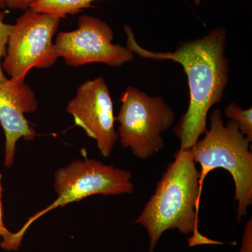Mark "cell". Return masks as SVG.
Here are the masks:
<instances>
[{
  "label": "cell",
  "instance_id": "6",
  "mask_svg": "<svg viewBox=\"0 0 252 252\" xmlns=\"http://www.w3.org/2000/svg\"><path fill=\"white\" fill-rule=\"evenodd\" d=\"M61 19L30 8L16 20L1 63L10 78L24 80L32 68H49L59 59L53 39Z\"/></svg>",
  "mask_w": 252,
  "mask_h": 252
},
{
  "label": "cell",
  "instance_id": "9",
  "mask_svg": "<svg viewBox=\"0 0 252 252\" xmlns=\"http://www.w3.org/2000/svg\"><path fill=\"white\" fill-rule=\"evenodd\" d=\"M38 107L35 94L24 80L9 78L0 83V124L5 134L4 166L14 163L16 143L34 140L36 132L25 117Z\"/></svg>",
  "mask_w": 252,
  "mask_h": 252
},
{
  "label": "cell",
  "instance_id": "13",
  "mask_svg": "<svg viewBox=\"0 0 252 252\" xmlns=\"http://www.w3.org/2000/svg\"><path fill=\"white\" fill-rule=\"evenodd\" d=\"M6 7L4 0H0V9ZM4 15L0 14V83L7 80L8 78L5 75L2 67H1V59H4L6 55V46L11 32L14 28V25L8 24L4 22Z\"/></svg>",
  "mask_w": 252,
  "mask_h": 252
},
{
  "label": "cell",
  "instance_id": "7",
  "mask_svg": "<svg viewBox=\"0 0 252 252\" xmlns=\"http://www.w3.org/2000/svg\"><path fill=\"white\" fill-rule=\"evenodd\" d=\"M113 39L114 32L107 23L84 15L79 18L77 29L58 34L54 46L59 58L72 67L94 63L120 67L131 62L135 54L126 46L113 44Z\"/></svg>",
  "mask_w": 252,
  "mask_h": 252
},
{
  "label": "cell",
  "instance_id": "15",
  "mask_svg": "<svg viewBox=\"0 0 252 252\" xmlns=\"http://www.w3.org/2000/svg\"><path fill=\"white\" fill-rule=\"evenodd\" d=\"M6 6L11 9L27 10L37 0H4Z\"/></svg>",
  "mask_w": 252,
  "mask_h": 252
},
{
  "label": "cell",
  "instance_id": "8",
  "mask_svg": "<svg viewBox=\"0 0 252 252\" xmlns=\"http://www.w3.org/2000/svg\"><path fill=\"white\" fill-rule=\"evenodd\" d=\"M67 112L76 125L84 129L104 157L108 158L119 139L115 130L113 102L108 86L102 77L88 80L78 88L68 102Z\"/></svg>",
  "mask_w": 252,
  "mask_h": 252
},
{
  "label": "cell",
  "instance_id": "2",
  "mask_svg": "<svg viewBox=\"0 0 252 252\" xmlns=\"http://www.w3.org/2000/svg\"><path fill=\"white\" fill-rule=\"evenodd\" d=\"M200 170L191 149L179 150L175 161L167 167L136 223L143 225L149 238V252H154L162 235L177 229L185 235L192 233L189 246L221 245L199 231L198 210L201 190Z\"/></svg>",
  "mask_w": 252,
  "mask_h": 252
},
{
  "label": "cell",
  "instance_id": "4",
  "mask_svg": "<svg viewBox=\"0 0 252 252\" xmlns=\"http://www.w3.org/2000/svg\"><path fill=\"white\" fill-rule=\"evenodd\" d=\"M120 101L115 119L121 144L138 158L152 157L163 148L161 135L173 125L175 112L161 96L152 97L131 86L122 93Z\"/></svg>",
  "mask_w": 252,
  "mask_h": 252
},
{
  "label": "cell",
  "instance_id": "5",
  "mask_svg": "<svg viewBox=\"0 0 252 252\" xmlns=\"http://www.w3.org/2000/svg\"><path fill=\"white\" fill-rule=\"evenodd\" d=\"M128 170L104 165L94 159L75 160L55 173L54 189L58 197L51 205L28 219L18 231L23 235L30 225L54 209L75 203L96 194L112 195L132 193L134 185Z\"/></svg>",
  "mask_w": 252,
  "mask_h": 252
},
{
  "label": "cell",
  "instance_id": "1",
  "mask_svg": "<svg viewBox=\"0 0 252 252\" xmlns=\"http://www.w3.org/2000/svg\"><path fill=\"white\" fill-rule=\"evenodd\" d=\"M124 30L126 47L134 54L143 59L174 61L185 69L190 102L173 132L180 140V150L191 149L200 136L206 132L209 110L222 100L228 85L230 69L225 54L226 31L215 28L198 39L181 41L172 52H154L138 44L130 26H125Z\"/></svg>",
  "mask_w": 252,
  "mask_h": 252
},
{
  "label": "cell",
  "instance_id": "10",
  "mask_svg": "<svg viewBox=\"0 0 252 252\" xmlns=\"http://www.w3.org/2000/svg\"><path fill=\"white\" fill-rule=\"evenodd\" d=\"M94 0H37L31 9L39 13L61 18L77 14L83 9L92 7Z\"/></svg>",
  "mask_w": 252,
  "mask_h": 252
},
{
  "label": "cell",
  "instance_id": "12",
  "mask_svg": "<svg viewBox=\"0 0 252 252\" xmlns=\"http://www.w3.org/2000/svg\"><path fill=\"white\" fill-rule=\"evenodd\" d=\"M2 176L0 174V238L2 241L0 243V247L7 251H16L19 248L22 242L23 237L18 232L11 233L5 226L3 220V206L1 198H2L3 187L1 185Z\"/></svg>",
  "mask_w": 252,
  "mask_h": 252
},
{
  "label": "cell",
  "instance_id": "3",
  "mask_svg": "<svg viewBox=\"0 0 252 252\" xmlns=\"http://www.w3.org/2000/svg\"><path fill=\"white\" fill-rule=\"evenodd\" d=\"M210 129L191 149L194 160L201 167L200 189L209 172L217 168L228 170L235 182V200L238 201V220L246 216L252 203V153L250 142L230 120L225 125L220 109L210 116Z\"/></svg>",
  "mask_w": 252,
  "mask_h": 252
},
{
  "label": "cell",
  "instance_id": "11",
  "mask_svg": "<svg viewBox=\"0 0 252 252\" xmlns=\"http://www.w3.org/2000/svg\"><path fill=\"white\" fill-rule=\"evenodd\" d=\"M224 115L230 120L235 121L239 130L249 142L252 140V109H242L235 102H230L224 111Z\"/></svg>",
  "mask_w": 252,
  "mask_h": 252
},
{
  "label": "cell",
  "instance_id": "14",
  "mask_svg": "<svg viewBox=\"0 0 252 252\" xmlns=\"http://www.w3.org/2000/svg\"><path fill=\"white\" fill-rule=\"evenodd\" d=\"M240 252H252V220H249L244 228L243 242Z\"/></svg>",
  "mask_w": 252,
  "mask_h": 252
},
{
  "label": "cell",
  "instance_id": "16",
  "mask_svg": "<svg viewBox=\"0 0 252 252\" xmlns=\"http://www.w3.org/2000/svg\"><path fill=\"white\" fill-rule=\"evenodd\" d=\"M193 1L194 2H195V4L200 5L201 4L202 1H203V0H193Z\"/></svg>",
  "mask_w": 252,
  "mask_h": 252
}]
</instances>
